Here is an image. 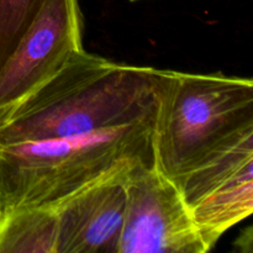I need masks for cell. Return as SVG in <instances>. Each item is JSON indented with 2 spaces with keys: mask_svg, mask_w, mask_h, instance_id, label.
<instances>
[{
  "mask_svg": "<svg viewBox=\"0 0 253 253\" xmlns=\"http://www.w3.org/2000/svg\"><path fill=\"white\" fill-rule=\"evenodd\" d=\"M160 69L82 49L0 118V145L83 135L125 125L158 109Z\"/></svg>",
  "mask_w": 253,
  "mask_h": 253,
  "instance_id": "6da1fadb",
  "label": "cell"
},
{
  "mask_svg": "<svg viewBox=\"0 0 253 253\" xmlns=\"http://www.w3.org/2000/svg\"><path fill=\"white\" fill-rule=\"evenodd\" d=\"M153 115L83 135L0 145V217L54 207L114 172L155 162Z\"/></svg>",
  "mask_w": 253,
  "mask_h": 253,
  "instance_id": "7a4b0ae2",
  "label": "cell"
},
{
  "mask_svg": "<svg viewBox=\"0 0 253 253\" xmlns=\"http://www.w3.org/2000/svg\"><path fill=\"white\" fill-rule=\"evenodd\" d=\"M253 130V81L160 69L155 163L177 184Z\"/></svg>",
  "mask_w": 253,
  "mask_h": 253,
  "instance_id": "3957f363",
  "label": "cell"
},
{
  "mask_svg": "<svg viewBox=\"0 0 253 253\" xmlns=\"http://www.w3.org/2000/svg\"><path fill=\"white\" fill-rule=\"evenodd\" d=\"M208 251L177 184L155 162L133 166L126 179V210L118 253Z\"/></svg>",
  "mask_w": 253,
  "mask_h": 253,
  "instance_id": "277c9868",
  "label": "cell"
},
{
  "mask_svg": "<svg viewBox=\"0 0 253 253\" xmlns=\"http://www.w3.org/2000/svg\"><path fill=\"white\" fill-rule=\"evenodd\" d=\"M78 0H43L0 67V118L84 49Z\"/></svg>",
  "mask_w": 253,
  "mask_h": 253,
  "instance_id": "5b68a950",
  "label": "cell"
},
{
  "mask_svg": "<svg viewBox=\"0 0 253 253\" xmlns=\"http://www.w3.org/2000/svg\"><path fill=\"white\" fill-rule=\"evenodd\" d=\"M133 166L54 205L57 253H118L126 210V179Z\"/></svg>",
  "mask_w": 253,
  "mask_h": 253,
  "instance_id": "8992f818",
  "label": "cell"
},
{
  "mask_svg": "<svg viewBox=\"0 0 253 253\" xmlns=\"http://www.w3.org/2000/svg\"><path fill=\"white\" fill-rule=\"evenodd\" d=\"M189 210L211 250L225 232L252 214L253 161L212 185Z\"/></svg>",
  "mask_w": 253,
  "mask_h": 253,
  "instance_id": "52a82bcc",
  "label": "cell"
},
{
  "mask_svg": "<svg viewBox=\"0 0 253 253\" xmlns=\"http://www.w3.org/2000/svg\"><path fill=\"white\" fill-rule=\"evenodd\" d=\"M0 253H57L53 207H25L0 217Z\"/></svg>",
  "mask_w": 253,
  "mask_h": 253,
  "instance_id": "ba28073f",
  "label": "cell"
},
{
  "mask_svg": "<svg viewBox=\"0 0 253 253\" xmlns=\"http://www.w3.org/2000/svg\"><path fill=\"white\" fill-rule=\"evenodd\" d=\"M43 0H0V67L41 7Z\"/></svg>",
  "mask_w": 253,
  "mask_h": 253,
  "instance_id": "9c48e42d",
  "label": "cell"
},
{
  "mask_svg": "<svg viewBox=\"0 0 253 253\" xmlns=\"http://www.w3.org/2000/svg\"><path fill=\"white\" fill-rule=\"evenodd\" d=\"M235 247L242 253H252L253 251V232H252V226L247 227L245 231L241 232L239 237H237L236 241L234 242Z\"/></svg>",
  "mask_w": 253,
  "mask_h": 253,
  "instance_id": "30bf717a",
  "label": "cell"
},
{
  "mask_svg": "<svg viewBox=\"0 0 253 253\" xmlns=\"http://www.w3.org/2000/svg\"><path fill=\"white\" fill-rule=\"evenodd\" d=\"M128 1H132V2H136V1H142V0H128Z\"/></svg>",
  "mask_w": 253,
  "mask_h": 253,
  "instance_id": "8fae6325",
  "label": "cell"
}]
</instances>
